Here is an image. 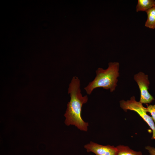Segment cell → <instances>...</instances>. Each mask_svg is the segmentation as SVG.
<instances>
[{
	"label": "cell",
	"instance_id": "6da1fadb",
	"mask_svg": "<svg viewBox=\"0 0 155 155\" xmlns=\"http://www.w3.org/2000/svg\"><path fill=\"white\" fill-rule=\"evenodd\" d=\"M80 86V81L78 78L73 77L68 88L70 100L67 104L64 115L65 117V123L67 126L73 125L81 131H87L89 124L83 120L81 112L83 105L87 103L88 97L87 95L83 96Z\"/></svg>",
	"mask_w": 155,
	"mask_h": 155
},
{
	"label": "cell",
	"instance_id": "7a4b0ae2",
	"mask_svg": "<svg viewBox=\"0 0 155 155\" xmlns=\"http://www.w3.org/2000/svg\"><path fill=\"white\" fill-rule=\"evenodd\" d=\"M108 65L106 69L99 68L96 70L95 78L84 88L88 94H90L94 89L97 88L109 90L111 92L115 90L117 86V78L119 76V63L118 62H110Z\"/></svg>",
	"mask_w": 155,
	"mask_h": 155
},
{
	"label": "cell",
	"instance_id": "3957f363",
	"mask_svg": "<svg viewBox=\"0 0 155 155\" xmlns=\"http://www.w3.org/2000/svg\"><path fill=\"white\" fill-rule=\"evenodd\" d=\"M119 104L121 108L125 111L131 110L138 114L152 129V135L151 139L155 140V125L151 117L147 114L146 107H144L139 101H137L134 96H132L130 100L127 101L121 100Z\"/></svg>",
	"mask_w": 155,
	"mask_h": 155
},
{
	"label": "cell",
	"instance_id": "277c9868",
	"mask_svg": "<svg viewBox=\"0 0 155 155\" xmlns=\"http://www.w3.org/2000/svg\"><path fill=\"white\" fill-rule=\"evenodd\" d=\"M134 79L137 83L140 91L139 102L142 104L152 102L154 98L148 91L150 82L148 75L140 71L134 75Z\"/></svg>",
	"mask_w": 155,
	"mask_h": 155
},
{
	"label": "cell",
	"instance_id": "5b68a950",
	"mask_svg": "<svg viewBox=\"0 0 155 155\" xmlns=\"http://www.w3.org/2000/svg\"><path fill=\"white\" fill-rule=\"evenodd\" d=\"M84 148L87 152H92L96 155H117V148L113 146L102 145L91 141L85 145Z\"/></svg>",
	"mask_w": 155,
	"mask_h": 155
},
{
	"label": "cell",
	"instance_id": "8992f818",
	"mask_svg": "<svg viewBox=\"0 0 155 155\" xmlns=\"http://www.w3.org/2000/svg\"><path fill=\"white\" fill-rule=\"evenodd\" d=\"M155 5L154 0H138L136 11H146Z\"/></svg>",
	"mask_w": 155,
	"mask_h": 155
},
{
	"label": "cell",
	"instance_id": "52a82bcc",
	"mask_svg": "<svg viewBox=\"0 0 155 155\" xmlns=\"http://www.w3.org/2000/svg\"><path fill=\"white\" fill-rule=\"evenodd\" d=\"M116 147L117 150V155H142L141 151H135L127 146L119 145Z\"/></svg>",
	"mask_w": 155,
	"mask_h": 155
},
{
	"label": "cell",
	"instance_id": "ba28073f",
	"mask_svg": "<svg viewBox=\"0 0 155 155\" xmlns=\"http://www.w3.org/2000/svg\"><path fill=\"white\" fill-rule=\"evenodd\" d=\"M146 12L147 18L145 22V26L150 29H155V5Z\"/></svg>",
	"mask_w": 155,
	"mask_h": 155
},
{
	"label": "cell",
	"instance_id": "9c48e42d",
	"mask_svg": "<svg viewBox=\"0 0 155 155\" xmlns=\"http://www.w3.org/2000/svg\"><path fill=\"white\" fill-rule=\"evenodd\" d=\"M146 109L147 112L151 114L155 125V104L148 105Z\"/></svg>",
	"mask_w": 155,
	"mask_h": 155
},
{
	"label": "cell",
	"instance_id": "30bf717a",
	"mask_svg": "<svg viewBox=\"0 0 155 155\" xmlns=\"http://www.w3.org/2000/svg\"><path fill=\"white\" fill-rule=\"evenodd\" d=\"M145 148L148 152L149 155H155V148L150 146H148L145 147Z\"/></svg>",
	"mask_w": 155,
	"mask_h": 155
}]
</instances>
